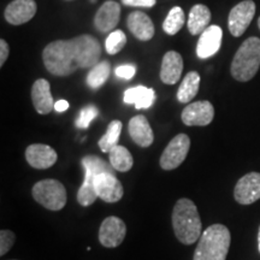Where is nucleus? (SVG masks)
<instances>
[{
    "mask_svg": "<svg viewBox=\"0 0 260 260\" xmlns=\"http://www.w3.org/2000/svg\"><path fill=\"white\" fill-rule=\"evenodd\" d=\"M214 109L210 102H195L184 107L182 111V122L188 126H205L213 121Z\"/></svg>",
    "mask_w": 260,
    "mask_h": 260,
    "instance_id": "10",
    "label": "nucleus"
},
{
    "mask_svg": "<svg viewBox=\"0 0 260 260\" xmlns=\"http://www.w3.org/2000/svg\"><path fill=\"white\" fill-rule=\"evenodd\" d=\"M260 68V39L248 38L242 42L232 63L233 77L240 82L252 80Z\"/></svg>",
    "mask_w": 260,
    "mask_h": 260,
    "instance_id": "4",
    "label": "nucleus"
},
{
    "mask_svg": "<svg viewBox=\"0 0 260 260\" xmlns=\"http://www.w3.org/2000/svg\"><path fill=\"white\" fill-rule=\"evenodd\" d=\"M184 22H186L184 11L180 6H175L169 11L167 18L162 23V29L169 35H176L183 27Z\"/></svg>",
    "mask_w": 260,
    "mask_h": 260,
    "instance_id": "27",
    "label": "nucleus"
},
{
    "mask_svg": "<svg viewBox=\"0 0 260 260\" xmlns=\"http://www.w3.org/2000/svg\"><path fill=\"white\" fill-rule=\"evenodd\" d=\"M211 12L207 6L203 4L194 5L190 9L189 16H188V30L191 35H199L210 27Z\"/></svg>",
    "mask_w": 260,
    "mask_h": 260,
    "instance_id": "22",
    "label": "nucleus"
},
{
    "mask_svg": "<svg viewBox=\"0 0 260 260\" xmlns=\"http://www.w3.org/2000/svg\"><path fill=\"white\" fill-rule=\"evenodd\" d=\"M82 167L84 168V181L82 186L80 187L79 193H77V201L80 205L87 207L95 203L98 195L95 193V188H94V180H95L96 175L102 174V172L110 171L115 172V169L112 168L111 164L106 162L104 159L95 157V155H86L82 158Z\"/></svg>",
    "mask_w": 260,
    "mask_h": 260,
    "instance_id": "5",
    "label": "nucleus"
},
{
    "mask_svg": "<svg viewBox=\"0 0 260 260\" xmlns=\"http://www.w3.org/2000/svg\"><path fill=\"white\" fill-rule=\"evenodd\" d=\"M111 74V65L107 60L99 61L93 68H90L88 75H87V84L92 89H98L106 82Z\"/></svg>",
    "mask_w": 260,
    "mask_h": 260,
    "instance_id": "25",
    "label": "nucleus"
},
{
    "mask_svg": "<svg viewBox=\"0 0 260 260\" xmlns=\"http://www.w3.org/2000/svg\"><path fill=\"white\" fill-rule=\"evenodd\" d=\"M234 198L239 204L251 205L260 199V174L249 172L237 181Z\"/></svg>",
    "mask_w": 260,
    "mask_h": 260,
    "instance_id": "12",
    "label": "nucleus"
},
{
    "mask_svg": "<svg viewBox=\"0 0 260 260\" xmlns=\"http://www.w3.org/2000/svg\"><path fill=\"white\" fill-rule=\"evenodd\" d=\"M258 27H259V29H260V17H259V19H258Z\"/></svg>",
    "mask_w": 260,
    "mask_h": 260,
    "instance_id": "36",
    "label": "nucleus"
},
{
    "mask_svg": "<svg viewBox=\"0 0 260 260\" xmlns=\"http://www.w3.org/2000/svg\"><path fill=\"white\" fill-rule=\"evenodd\" d=\"M16 240L15 234L10 230H2L0 232V255H5L11 247L14 246Z\"/></svg>",
    "mask_w": 260,
    "mask_h": 260,
    "instance_id": "30",
    "label": "nucleus"
},
{
    "mask_svg": "<svg viewBox=\"0 0 260 260\" xmlns=\"http://www.w3.org/2000/svg\"><path fill=\"white\" fill-rule=\"evenodd\" d=\"M255 15V3L253 0H245L234 6L228 18V27L233 37H241L249 27Z\"/></svg>",
    "mask_w": 260,
    "mask_h": 260,
    "instance_id": "8",
    "label": "nucleus"
},
{
    "mask_svg": "<svg viewBox=\"0 0 260 260\" xmlns=\"http://www.w3.org/2000/svg\"><path fill=\"white\" fill-rule=\"evenodd\" d=\"M155 100V93L152 88L145 86H135L126 89L123 96V102L129 105H135L138 110L149 109Z\"/></svg>",
    "mask_w": 260,
    "mask_h": 260,
    "instance_id": "21",
    "label": "nucleus"
},
{
    "mask_svg": "<svg viewBox=\"0 0 260 260\" xmlns=\"http://www.w3.org/2000/svg\"><path fill=\"white\" fill-rule=\"evenodd\" d=\"M122 3L126 6L133 8H153L157 4V0H122Z\"/></svg>",
    "mask_w": 260,
    "mask_h": 260,
    "instance_id": "32",
    "label": "nucleus"
},
{
    "mask_svg": "<svg viewBox=\"0 0 260 260\" xmlns=\"http://www.w3.org/2000/svg\"><path fill=\"white\" fill-rule=\"evenodd\" d=\"M94 188L98 198L105 201V203H117L123 198L124 189L121 181L116 176L115 172L105 171L96 175L94 180Z\"/></svg>",
    "mask_w": 260,
    "mask_h": 260,
    "instance_id": "9",
    "label": "nucleus"
},
{
    "mask_svg": "<svg viewBox=\"0 0 260 260\" xmlns=\"http://www.w3.org/2000/svg\"><path fill=\"white\" fill-rule=\"evenodd\" d=\"M100 57V42L87 34L70 40L53 41L42 52L45 67L54 76H69L77 69L93 68L99 63Z\"/></svg>",
    "mask_w": 260,
    "mask_h": 260,
    "instance_id": "1",
    "label": "nucleus"
},
{
    "mask_svg": "<svg viewBox=\"0 0 260 260\" xmlns=\"http://www.w3.org/2000/svg\"><path fill=\"white\" fill-rule=\"evenodd\" d=\"M183 71V59L176 51H169L162 57L160 80L165 84H175L181 79Z\"/></svg>",
    "mask_w": 260,
    "mask_h": 260,
    "instance_id": "18",
    "label": "nucleus"
},
{
    "mask_svg": "<svg viewBox=\"0 0 260 260\" xmlns=\"http://www.w3.org/2000/svg\"><path fill=\"white\" fill-rule=\"evenodd\" d=\"M126 45V37L122 30H115L112 31L109 37L106 38L105 41V48L109 54H117L121 52Z\"/></svg>",
    "mask_w": 260,
    "mask_h": 260,
    "instance_id": "28",
    "label": "nucleus"
},
{
    "mask_svg": "<svg viewBox=\"0 0 260 260\" xmlns=\"http://www.w3.org/2000/svg\"><path fill=\"white\" fill-rule=\"evenodd\" d=\"M98 115H99V110H98L96 106L88 105L83 107V109L81 110L80 115L77 117L75 124H76V126L79 129H87L89 126L90 122H92Z\"/></svg>",
    "mask_w": 260,
    "mask_h": 260,
    "instance_id": "29",
    "label": "nucleus"
},
{
    "mask_svg": "<svg viewBox=\"0 0 260 260\" xmlns=\"http://www.w3.org/2000/svg\"><path fill=\"white\" fill-rule=\"evenodd\" d=\"M258 248L260 252V226H259V233H258Z\"/></svg>",
    "mask_w": 260,
    "mask_h": 260,
    "instance_id": "35",
    "label": "nucleus"
},
{
    "mask_svg": "<svg viewBox=\"0 0 260 260\" xmlns=\"http://www.w3.org/2000/svg\"><path fill=\"white\" fill-rule=\"evenodd\" d=\"M190 148V139L187 134H178L169 142L160 157V167L164 170H174L187 158Z\"/></svg>",
    "mask_w": 260,
    "mask_h": 260,
    "instance_id": "7",
    "label": "nucleus"
},
{
    "mask_svg": "<svg viewBox=\"0 0 260 260\" xmlns=\"http://www.w3.org/2000/svg\"><path fill=\"white\" fill-rule=\"evenodd\" d=\"M57 152L48 145L34 144L25 149V159L28 164L34 169L45 170L53 167L57 161Z\"/></svg>",
    "mask_w": 260,
    "mask_h": 260,
    "instance_id": "14",
    "label": "nucleus"
},
{
    "mask_svg": "<svg viewBox=\"0 0 260 260\" xmlns=\"http://www.w3.org/2000/svg\"><path fill=\"white\" fill-rule=\"evenodd\" d=\"M172 228L183 245H193L203 234V224L197 206L189 199H180L172 211Z\"/></svg>",
    "mask_w": 260,
    "mask_h": 260,
    "instance_id": "2",
    "label": "nucleus"
},
{
    "mask_svg": "<svg viewBox=\"0 0 260 260\" xmlns=\"http://www.w3.org/2000/svg\"><path fill=\"white\" fill-rule=\"evenodd\" d=\"M230 241L229 229L223 224H213L201 234L194 260H225Z\"/></svg>",
    "mask_w": 260,
    "mask_h": 260,
    "instance_id": "3",
    "label": "nucleus"
},
{
    "mask_svg": "<svg viewBox=\"0 0 260 260\" xmlns=\"http://www.w3.org/2000/svg\"><path fill=\"white\" fill-rule=\"evenodd\" d=\"M31 102L40 115H47L54 109L53 96L51 94L50 82L45 79L35 81L31 87Z\"/></svg>",
    "mask_w": 260,
    "mask_h": 260,
    "instance_id": "17",
    "label": "nucleus"
},
{
    "mask_svg": "<svg viewBox=\"0 0 260 260\" xmlns=\"http://www.w3.org/2000/svg\"><path fill=\"white\" fill-rule=\"evenodd\" d=\"M129 30L136 39L141 41H148L154 35V25L152 19L141 11H134L128 16Z\"/></svg>",
    "mask_w": 260,
    "mask_h": 260,
    "instance_id": "20",
    "label": "nucleus"
},
{
    "mask_svg": "<svg viewBox=\"0 0 260 260\" xmlns=\"http://www.w3.org/2000/svg\"><path fill=\"white\" fill-rule=\"evenodd\" d=\"M129 134L133 141L140 147H149L154 141L153 130L145 116L139 115L129 121Z\"/></svg>",
    "mask_w": 260,
    "mask_h": 260,
    "instance_id": "19",
    "label": "nucleus"
},
{
    "mask_svg": "<svg viewBox=\"0 0 260 260\" xmlns=\"http://www.w3.org/2000/svg\"><path fill=\"white\" fill-rule=\"evenodd\" d=\"M115 74L117 77L124 80H132L136 74V67L133 64H123L116 68Z\"/></svg>",
    "mask_w": 260,
    "mask_h": 260,
    "instance_id": "31",
    "label": "nucleus"
},
{
    "mask_svg": "<svg viewBox=\"0 0 260 260\" xmlns=\"http://www.w3.org/2000/svg\"><path fill=\"white\" fill-rule=\"evenodd\" d=\"M110 164L116 171L119 172H128L134 165V159L133 155L125 148L124 146L117 145L115 148L111 149L110 152Z\"/></svg>",
    "mask_w": 260,
    "mask_h": 260,
    "instance_id": "24",
    "label": "nucleus"
},
{
    "mask_svg": "<svg viewBox=\"0 0 260 260\" xmlns=\"http://www.w3.org/2000/svg\"><path fill=\"white\" fill-rule=\"evenodd\" d=\"M122 133V122L121 121H112L107 126L105 135L99 140L98 145L104 153H110L112 148H115L118 145L119 136Z\"/></svg>",
    "mask_w": 260,
    "mask_h": 260,
    "instance_id": "26",
    "label": "nucleus"
},
{
    "mask_svg": "<svg viewBox=\"0 0 260 260\" xmlns=\"http://www.w3.org/2000/svg\"><path fill=\"white\" fill-rule=\"evenodd\" d=\"M69 109V103L67 100H58V102L54 104V110L57 112H64Z\"/></svg>",
    "mask_w": 260,
    "mask_h": 260,
    "instance_id": "34",
    "label": "nucleus"
},
{
    "mask_svg": "<svg viewBox=\"0 0 260 260\" xmlns=\"http://www.w3.org/2000/svg\"><path fill=\"white\" fill-rule=\"evenodd\" d=\"M32 197L41 206L51 211H59L67 205V189L63 183L52 178L35 183Z\"/></svg>",
    "mask_w": 260,
    "mask_h": 260,
    "instance_id": "6",
    "label": "nucleus"
},
{
    "mask_svg": "<svg viewBox=\"0 0 260 260\" xmlns=\"http://www.w3.org/2000/svg\"><path fill=\"white\" fill-rule=\"evenodd\" d=\"M37 14V3L34 0H14L5 9V19L12 25L24 24Z\"/></svg>",
    "mask_w": 260,
    "mask_h": 260,
    "instance_id": "15",
    "label": "nucleus"
},
{
    "mask_svg": "<svg viewBox=\"0 0 260 260\" xmlns=\"http://www.w3.org/2000/svg\"><path fill=\"white\" fill-rule=\"evenodd\" d=\"M9 57V45L4 39L0 40V67L5 64L6 59Z\"/></svg>",
    "mask_w": 260,
    "mask_h": 260,
    "instance_id": "33",
    "label": "nucleus"
},
{
    "mask_svg": "<svg viewBox=\"0 0 260 260\" xmlns=\"http://www.w3.org/2000/svg\"><path fill=\"white\" fill-rule=\"evenodd\" d=\"M223 30L219 25H210L203 34H200L197 44V54L201 59L211 58L219 51L222 45Z\"/></svg>",
    "mask_w": 260,
    "mask_h": 260,
    "instance_id": "13",
    "label": "nucleus"
},
{
    "mask_svg": "<svg viewBox=\"0 0 260 260\" xmlns=\"http://www.w3.org/2000/svg\"><path fill=\"white\" fill-rule=\"evenodd\" d=\"M126 226L118 217L111 216L104 219L99 230V241L104 247L115 248L124 241Z\"/></svg>",
    "mask_w": 260,
    "mask_h": 260,
    "instance_id": "11",
    "label": "nucleus"
},
{
    "mask_svg": "<svg viewBox=\"0 0 260 260\" xmlns=\"http://www.w3.org/2000/svg\"><path fill=\"white\" fill-rule=\"evenodd\" d=\"M119 18H121V5L113 0H109L98 10L94 17V25L102 32L111 31L113 28L117 27Z\"/></svg>",
    "mask_w": 260,
    "mask_h": 260,
    "instance_id": "16",
    "label": "nucleus"
},
{
    "mask_svg": "<svg viewBox=\"0 0 260 260\" xmlns=\"http://www.w3.org/2000/svg\"><path fill=\"white\" fill-rule=\"evenodd\" d=\"M199 84H200V75L197 71H190L187 74L182 81L180 88L177 90V99L182 104H188L194 99L199 92Z\"/></svg>",
    "mask_w": 260,
    "mask_h": 260,
    "instance_id": "23",
    "label": "nucleus"
},
{
    "mask_svg": "<svg viewBox=\"0 0 260 260\" xmlns=\"http://www.w3.org/2000/svg\"><path fill=\"white\" fill-rule=\"evenodd\" d=\"M96 2V0H90V3H95Z\"/></svg>",
    "mask_w": 260,
    "mask_h": 260,
    "instance_id": "37",
    "label": "nucleus"
}]
</instances>
